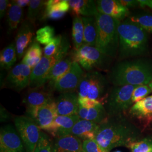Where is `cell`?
<instances>
[{"mask_svg":"<svg viewBox=\"0 0 152 152\" xmlns=\"http://www.w3.org/2000/svg\"><path fill=\"white\" fill-rule=\"evenodd\" d=\"M118 33V61L147 57L149 55V33L129 17L121 22Z\"/></svg>","mask_w":152,"mask_h":152,"instance_id":"3957f363","label":"cell"},{"mask_svg":"<svg viewBox=\"0 0 152 152\" xmlns=\"http://www.w3.org/2000/svg\"><path fill=\"white\" fill-rule=\"evenodd\" d=\"M139 6L142 8L147 7L152 10V0H138Z\"/></svg>","mask_w":152,"mask_h":152,"instance_id":"7bdbcfd3","label":"cell"},{"mask_svg":"<svg viewBox=\"0 0 152 152\" xmlns=\"http://www.w3.org/2000/svg\"><path fill=\"white\" fill-rule=\"evenodd\" d=\"M108 79L97 71H90L84 75L77 89L78 98H88L97 100L100 103L105 99V101L108 93Z\"/></svg>","mask_w":152,"mask_h":152,"instance_id":"5b68a950","label":"cell"},{"mask_svg":"<svg viewBox=\"0 0 152 152\" xmlns=\"http://www.w3.org/2000/svg\"><path fill=\"white\" fill-rule=\"evenodd\" d=\"M72 59V61L78 63L83 68L90 72L95 68H108L112 58L104 54L95 46L83 45L79 49H74Z\"/></svg>","mask_w":152,"mask_h":152,"instance_id":"8992f818","label":"cell"},{"mask_svg":"<svg viewBox=\"0 0 152 152\" xmlns=\"http://www.w3.org/2000/svg\"><path fill=\"white\" fill-rule=\"evenodd\" d=\"M132 22H135L145 29L148 33H152V14L145 12H136L129 16Z\"/></svg>","mask_w":152,"mask_h":152,"instance_id":"f546056e","label":"cell"},{"mask_svg":"<svg viewBox=\"0 0 152 152\" xmlns=\"http://www.w3.org/2000/svg\"><path fill=\"white\" fill-rule=\"evenodd\" d=\"M84 27L83 45L96 46L97 38V23L95 16H82Z\"/></svg>","mask_w":152,"mask_h":152,"instance_id":"cb8c5ba5","label":"cell"},{"mask_svg":"<svg viewBox=\"0 0 152 152\" xmlns=\"http://www.w3.org/2000/svg\"><path fill=\"white\" fill-rule=\"evenodd\" d=\"M80 120L78 115H58L49 128L45 131L55 137L69 134L72 127Z\"/></svg>","mask_w":152,"mask_h":152,"instance_id":"ac0fdd59","label":"cell"},{"mask_svg":"<svg viewBox=\"0 0 152 152\" xmlns=\"http://www.w3.org/2000/svg\"><path fill=\"white\" fill-rule=\"evenodd\" d=\"M72 62L69 59H64L56 63L49 72L46 82H48L51 87H53L55 83L70 69Z\"/></svg>","mask_w":152,"mask_h":152,"instance_id":"d4e9b609","label":"cell"},{"mask_svg":"<svg viewBox=\"0 0 152 152\" xmlns=\"http://www.w3.org/2000/svg\"><path fill=\"white\" fill-rule=\"evenodd\" d=\"M70 9V5L67 0H49L46 1L45 10H54L67 12Z\"/></svg>","mask_w":152,"mask_h":152,"instance_id":"e575fe53","label":"cell"},{"mask_svg":"<svg viewBox=\"0 0 152 152\" xmlns=\"http://www.w3.org/2000/svg\"><path fill=\"white\" fill-rule=\"evenodd\" d=\"M137 86L125 85L113 86L109 92L105 108L108 117L123 114L132 106V95Z\"/></svg>","mask_w":152,"mask_h":152,"instance_id":"52a82bcc","label":"cell"},{"mask_svg":"<svg viewBox=\"0 0 152 152\" xmlns=\"http://www.w3.org/2000/svg\"><path fill=\"white\" fill-rule=\"evenodd\" d=\"M81 152H83V151H82Z\"/></svg>","mask_w":152,"mask_h":152,"instance_id":"c3c4849f","label":"cell"},{"mask_svg":"<svg viewBox=\"0 0 152 152\" xmlns=\"http://www.w3.org/2000/svg\"><path fill=\"white\" fill-rule=\"evenodd\" d=\"M9 1L7 0H1L0 1V18L2 19L5 16L6 9L8 7Z\"/></svg>","mask_w":152,"mask_h":152,"instance_id":"b9f144b4","label":"cell"},{"mask_svg":"<svg viewBox=\"0 0 152 152\" xmlns=\"http://www.w3.org/2000/svg\"><path fill=\"white\" fill-rule=\"evenodd\" d=\"M46 1L42 0H32L31 1L28 9V20L34 23L37 19L42 10L45 7Z\"/></svg>","mask_w":152,"mask_h":152,"instance_id":"4dcf8cb0","label":"cell"},{"mask_svg":"<svg viewBox=\"0 0 152 152\" xmlns=\"http://www.w3.org/2000/svg\"><path fill=\"white\" fill-rule=\"evenodd\" d=\"M108 78L114 86L149 85L152 81V59L140 57L119 61L112 68Z\"/></svg>","mask_w":152,"mask_h":152,"instance_id":"7a4b0ae2","label":"cell"},{"mask_svg":"<svg viewBox=\"0 0 152 152\" xmlns=\"http://www.w3.org/2000/svg\"><path fill=\"white\" fill-rule=\"evenodd\" d=\"M18 58L15 44L12 42L2 49L0 53L1 68L9 70L16 62Z\"/></svg>","mask_w":152,"mask_h":152,"instance_id":"83f0119b","label":"cell"},{"mask_svg":"<svg viewBox=\"0 0 152 152\" xmlns=\"http://www.w3.org/2000/svg\"><path fill=\"white\" fill-rule=\"evenodd\" d=\"M152 92V90L149 85L137 86L132 95V102L133 104L136 103L147 98Z\"/></svg>","mask_w":152,"mask_h":152,"instance_id":"d590c367","label":"cell"},{"mask_svg":"<svg viewBox=\"0 0 152 152\" xmlns=\"http://www.w3.org/2000/svg\"><path fill=\"white\" fill-rule=\"evenodd\" d=\"M63 36L57 35L44 49V56L47 57L54 56L58 53L61 43Z\"/></svg>","mask_w":152,"mask_h":152,"instance_id":"8d00e7d4","label":"cell"},{"mask_svg":"<svg viewBox=\"0 0 152 152\" xmlns=\"http://www.w3.org/2000/svg\"><path fill=\"white\" fill-rule=\"evenodd\" d=\"M59 61L60 60L55 56L51 57L42 56L38 64L32 71L29 84L30 87L33 88L42 87L46 83V79L49 72L53 66Z\"/></svg>","mask_w":152,"mask_h":152,"instance_id":"4fadbf2b","label":"cell"},{"mask_svg":"<svg viewBox=\"0 0 152 152\" xmlns=\"http://www.w3.org/2000/svg\"><path fill=\"white\" fill-rule=\"evenodd\" d=\"M83 141L72 135L55 137L53 145L55 152H81Z\"/></svg>","mask_w":152,"mask_h":152,"instance_id":"44dd1931","label":"cell"},{"mask_svg":"<svg viewBox=\"0 0 152 152\" xmlns=\"http://www.w3.org/2000/svg\"><path fill=\"white\" fill-rule=\"evenodd\" d=\"M131 115L145 125L152 124V95L134 104L130 109Z\"/></svg>","mask_w":152,"mask_h":152,"instance_id":"d6986e66","label":"cell"},{"mask_svg":"<svg viewBox=\"0 0 152 152\" xmlns=\"http://www.w3.org/2000/svg\"><path fill=\"white\" fill-rule=\"evenodd\" d=\"M36 34V41L44 45L49 44L55 37L54 28L50 26L39 28L37 31Z\"/></svg>","mask_w":152,"mask_h":152,"instance_id":"1f68e13d","label":"cell"},{"mask_svg":"<svg viewBox=\"0 0 152 152\" xmlns=\"http://www.w3.org/2000/svg\"><path fill=\"white\" fill-rule=\"evenodd\" d=\"M22 139L16 130L6 125L0 130V152H25Z\"/></svg>","mask_w":152,"mask_h":152,"instance_id":"8fae6325","label":"cell"},{"mask_svg":"<svg viewBox=\"0 0 152 152\" xmlns=\"http://www.w3.org/2000/svg\"><path fill=\"white\" fill-rule=\"evenodd\" d=\"M65 14L66 12L62 11L44 10V14L42 16V19H50L53 20H58L62 19L65 16Z\"/></svg>","mask_w":152,"mask_h":152,"instance_id":"f35d334b","label":"cell"},{"mask_svg":"<svg viewBox=\"0 0 152 152\" xmlns=\"http://www.w3.org/2000/svg\"><path fill=\"white\" fill-rule=\"evenodd\" d=\"M42 50L39 44L34 40L24 55L22 63L33 69L42 58Z\"/></svg>","mask_w":152,"mask_h":152,"instance_id":"4316f807","label":"cell"},{"mask_svg":"<svg viewBox=\"0 0 152 152\" xmlns=\"http://www.w3.org/2000/svg\"><path fill=\"white\" fill-rule=\"evenodd\" d=\"M99 12L122 21L130 14L129 9L118 0H98L96 1Z\"/></svg>","mask_w":152,"mask_h":152,"instance_id":"9a60e30c","label":"cell"},{"mask_svg":"<svg viewBox=\"0 0 152 152\" xmlns=\"http://www.w3.org/2000/svg\"><path fill=\"white\" fill-rule=\"evenodd\" d=\"M23 9L18 5L15 1H12L9 6L7 14L8 33H11L18 27L23 17Z\"/></svg>","mask_w":152,"mask_h":152,"instance_id":"484cf974","label":"cell"},{"mask_svg":"<svg viewBox=\"0 0 152 152\" xmlns=\"http://www.w3.org/2000/svg\"><path fill=\"white\" fill-rule=\"evenodd\" d=\"M32 69L27 65L20 63L15 65L9 72L6 81L11 88L20 91L30 84Z\"/></svg>","mask_w":152,"mask_h":152,"instance_id":"7c38bea8","label":"cell"},{"mask_svg":"<svg viewBox=\"0 0 152 152\" xmlns=\"http://www.w3.org/2000/svg\"><path fill=\"white\" fill-rule=\"evenodd\" d=\"M149 87H151V88L152 90V81L151 82V83L149 84Z\"/></svg>","mask_w":152,"mask_h":152,"instance_id":"bcb514c9","label":"cell"},{"mask_svg":"<svg viewBox=\"0 0 152 152\" xmlns=\"http://www.w3.org/2000/svg\"><path fill=\"white\" fill-rule=\"evenodd\" d=\"M83 75L84 73L80 65L73 61L69 71L51 88L61 93L73 92L77 89Z\"/></svg>","mask_w":152,"mask_h":152,"instance_id":"30bf717a","label":"cell"},{"mask_svg":"<svg viewBox=\"0 0 152 152\" xmlns=\"http://www.w3.org/2000/svg\"><path fill=\"white\" fill-rule=\"evenodd\" d=\"M41 88H33L24 96L23 103L25 104L27 110L39 107L55 101L52 92Z\"/></svg>","mask_w":152,"mask_h":152,"instance_id":"e0dca14e","label":"cell"},{"mask_svg":"<svg viewBox=\"0 0 152 152\" xmlns=\"http://www.w3.org/2000/svg\"><path fill=\"white\" fill-rule=\"evenodd\" d=\"M77 115L80 119L90 121L98 125L108 118L106 109L102 103L91 108H86L80 105Z\"/></svg>","mask_w":152,"mask_h":152,"instance_id":"603a6c76","label":"cell"},{"mask_svg":"<svg viewBox=\"0 0 152 152\" xmlns=\"http://www.w3.org/2000/svg\"><path fill=\"white\" fill-rule=\"evenodd\" d=\"M140 129L123 114L108 117L99 125L95 139L109 152L115 148L127 147L140 139Z\"/></svg>","mask_w":152,"mask_h":152,"instance_id":"6da1fadb","label":"cell"},{"mask_svg":"<svg viewBox=\"0 0 152 152\" xmlns=\"http://www.w3.org/2000/svg\"><path fill=\"white\" fill-rule=\"evenodd\" d=\"M16 130L22 139L26 152H34L42 130L28 116H18L14 119Z\"/></svg>","mask_w":152,"mask_h":152,"instance_id":"ba28073f","label":"cell"},{"mask_svg":"<svg viewBox=\"0 0 152 152\" xmlns=\"http://www.w3.org/2000/svg\"><path fill=\"white\" fill-rule=\"evenodd\" d=\"M26 113L27 116L32 118L44 131L49 128L58 115L55 101L39 107L27 109Z\"/></svg>","mask_w":152,"mask_h":152,"instance_id":"9c48e42d","label":"cell"},{"mask_svg":"<svg viewBox=\"0 0 152 152\" xmlns=\"http://www.w3.org/2000/svg\"><path fill=\"white\" fill-rule=\"evenodd\" d=\"M34 28L33 23L29 20L22 23L15 37V46L18 59L24 56L29 46L34 41Z\"/></svg>","mask_w":152,"mask_h":152,"instance_id":"5bb4252c","label":"cell"},{"mask_svg":"<svg viewBox=\"0 0 152 152\" xmlns=\"http://www.w3.org/2000/svg\"><path fill=\"white\" fill-rule=\"evenodd\" d=\"M9 115L7 111L3 107H1V121L4 122L8 120Z\"/></svg>","mask_w":152,"mask_h":152,"instance_id":"ee69618b","label":"cell"},{"mask_svg":"<svg viewBox=\"0 0 152 152\" xmlns=\"http://www.w3.org/2000/svg\"><path fill=\"white\" fill-rule=\"evenodd\" d=\"M114 152H122L121 151H115Z\"/></svg>","mask_w":152,"mask_h":152,"instance_id":"7dc6e473","label":"cell"},{"mask_svg":"<svg viewBox=\"0 0 152 152\" xmlns=\"http://www.w3.org/2000/svg\"><path fill=\"white\" fill-rule=\"evenodd\" d=\"M55 101L58 115L69 116L77 115L80 104L78 95L76 93H61Z\"/></svg>","mask_w":152,"mask_h":152,"instance_id":"2e32d148","label":"cell"},{"mask_svg":"<svg viewBox=\"0 0 152 152\" xmlns=\"http://www.w3.org/2000/svg\"><path fill=\"white\" fill-rule=\"evenodd\" d=\"M84 27L82 16H75L72 26V40L75 50L83 45Z\"/></svg>","mask_w":152,"mask_h":152,"instance_id":"f1b7e54d","label":"cell"},{"mask_svg":"<svg viewBox=\"0 0 152 152\" xmlns=\"http://www.w3.org/2000/svg\"><path fill=\"white\" fill-rule=\"evenodd\" d=\"M131 152H152V137H147L134 141L127 147Z\"/></svg>","mask_w":152,"mask_h":152,"instance_id":"d6a6232c","label":"cell"},{"mask_svg":"<svg viewBox=\"0 0 152 152\" xmlns=\"http://www.w3.org/2000/svg\"><path fill=\"white\" fill-rule=\"evenodd\" d=\"M80 105L86 108H91L97 106L100 103L97 100H92L88 98H78Z\"/></svg>","mask_w":152,"mask_h":152,"instance_id":"ab89813d","label":"cell"},{"mask_svg":"<svg viewBox=\"0 0 152 152\" xmlns=\"http://www.w3.org/2000/svg\"><path fill=\"white\" fill-rule=\"evenodd\" d=\"M120 2L123 5L129 9V8H133L139 6V2L138 0H120Z\"/></svg>","mask_w":152,"mask_h":152,"instance_id":"60d3db41","label":"cell"},{"mask_svg":"<svg viewBox=\"0 0 152 152\" xmlns=\"http://www.w3.org/2000/svg\"><path fill=\"white\" fill-rule=\"evenodd\" d=\"M95 18L98 29L95 47L104 54L115 58L118 52V27L121 21L100 12Z\"/></svg>","mask_w":152,"mask_h":152,"instance_id":"277c9868","label":"cell"},{"mask_svg":"<svg viewBox=\"0 0 152 152\" xmlns=\"http://www.w3.org/2000/svg\"><path fill=\"white\" fill-rule=\"evenodd\" d=\"M34 152H55L53 141L42 130Z\"/></svg>","mask_w":152,"mask_h":152,"instance_id":"836d02e7","label":"cell"},{"mask_svg":"<svg viewBox=\"0 0 152 152\" xmlns=\"http://www.w3.org/2000/svg\"><path fill=\"white\" fill-rule=\"evenodd\" d=\"M68 2L72 14L75 16H95L99 12L94 1L70 0Z\"/></svg>","mask_w":152,"mask_h":152,"instance_id":"7402d4cb","label":"cell"},{"mask_svg":"<svg viewBox=\"0 0 152 152\" xmlns=\"http://www.w3.org/2000/svg\"><path fill=\"white\" fill-rule=\"evenodd\" d=\"M82 151L84 152H108L100 146L95 139L83 141Z\"/></svg>","mask_w":152,"mask_h":152,"instance_id":"74e56055","label":"cell"},{"mask_svg":"<svg viewBox=\"0 0 152 152\" xmlns=\"http://www.w3.org/2000/svg\"><path fill=\"white\" fill-rule=\"evenodd\" d=\"M99 128V125L90 121L80 119L72 127L68 135L76 136L82 141L94 139Z\"/></svg>","mask_w":152,"mask_h":152,"instance_id":"ffe728a7","label":"cell"},{"mask_svg":"<svg viewBox=\"0 0 152 152\" xmlns=\"http://www.w3.org/2000/svg\"><path fill=\"white\" fill-rule=\"evenodd\" d=\"M16 4L21 8L24 7L29 4L31 1L29 0H16L15 1Z\"/></svg>","mask_w":152,"mask_h":152,"instance_id":"f6af8a7d","label":"cell"}]
</instances>
